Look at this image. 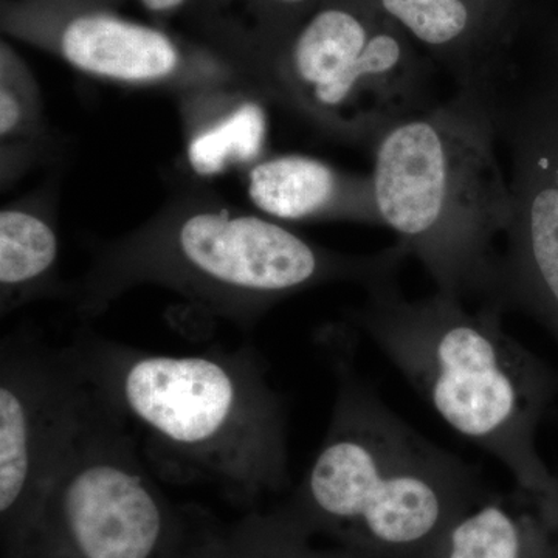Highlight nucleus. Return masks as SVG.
<instances>
[{"instance_id":"nucleus-10","label":"nucleus","mask_w":558,"mask_h":558,"mask_svg":"<svg viewBox=\"0 0 558 558\" xmlns=\"http://www.w3.org/2000/svg\"><path fill=\"white\" fill-rule=\"evenodd\" d=\"M433 558H558V473L549 483L484 492Z\"/></svg>"},{"instance_id":"nucleus-9","label":"nucleus","mask_w":558,"mask_h":558,"mask_svg":"<svg viewBox=\"0 0 558 558\" xmlns=\"http://www.w3.org/2000/svg\"><path fill=\"white\" fill-rule=\"evenodd\" d=\"M510 148L512 216L499 259L498 303L526 312L558 340V81L499 112Z\"/></svg>"},{"instance_id":"nucleus-3","label":"nucleus","mask_w":558,"mask_h":558,"mask_svg":"<svg viewBox=\"0 0 558 558\" xmlns=\"http://www.w3.org/2000/svg\"><path fill=\"white\" fill-rule=\"evenodd\" d=\"M492 86L457 87L388 128L371 146L381 227L398 234L439 292L498 303L497 244L512 216L499 165Z\"/></svg>"},{"instance_id":"nucleus-11","label":"nucleus","mask_w":558,"mask_h":558,"mask_svg":"<svg viewBox=\"0 0 558 558\" xmlns=\"http://www.w3.org/2000/svg\"><path fill=\"white\" fill-rule=\"evenodd\" d=\"M414 44L450 70L457 87L492 86L488 46L508 0H374Z\"/></svg>"},{"instance_id":"nucleus-1","label":"nucleus","mask_w":558,"mask_h":558,"mask_svg":"<svg viewBox=\"0 0 558 558\" xmlns=\"http://www.w3.org/2000/svg\"><path fill=\"white\" fill-rule=\"evenodd\" d=\"M65 351L142 436L160 480L204 484L247 510L289 486L288 409L252 347L171 355L87 336Z\"/></svg>"},{"instance_id":"nucleus-19","label":"nucleus","mask_w":558,"mask_h":558,"mask_svg":"<svg viewBox=\"0 0 558 558\" xmlns=\"http://www.w3.org/2000/svg\"><path fill=\"white\" fill-rule=\"evenodd\" d=\"M278 2L286 3V5H296V3H303L306 0H278Z\"/></svg>"},{"instance_id":"nucleus-13","label":"nucleus","mask_w":558,"mask_h":558,"mask_svg":"<svg viewBox=\"0 0 558 558\" xmlns=\"http://www.w3.org/2000/svg\"><path fill=\"white\" fill-rule=\"evenodd\" d=\"M61 50L73 68L126 83L167 78L179 65V51L163 33L108 14L70 22Z\"/></svg>"},{"instance_id":"nucleus-15","label":"nucleus","mask_w":558,"mask_h":558,"mask_svg":"<svg viewBox=\"0 0 558 558\" xmlns=\"http://www.w3.org/2000/svg\"><path fill=\"white\" fill-rule=\"evenodd\" d=\"M60 244L49 222L17 209L0 213V284L21 292L40 284L57 266Z\"/></svg>"},{"instance_id":"nucleus-7","label":"nucleus","mask_w":558,"mask_h":558,"mask_svg":"<svg viewBox=\"0 0 558 558\" xmlns=\"http://www.w3.org/2000/svg\"><path fill=\"white\" fill-rule=\"evenodd\" d=\"M407 256L399 242L374 255L337 256L271 220L197 213L183 220L159 255L134 260V267L240 304L248 314L247 307L255 311L330 279H351L366 289L391 281Z\"/></svg>"},{"instance_id":"nucleus-17","label":"nucleus","mask_w":558,"mask_h":558,"mask_svg":"<svg viewBox=\"0 0 558 558\" xmlns=\"http://www.w3.org/2000/svg\"><path fill=\"white\" fill-rule=\"evenodd\" d=\"M22 109L16 95L3 86L0 90V134L9 135L20 126Z\"/></svg>"},{"instance_id":"nucleus-16","label":"nucleus","mask_w":558,"mask_h":558,"mask_svg":"<svg viewBox=\"0 0 558 558\" xmlns=\"http://www.w3.org/2000/svg\"><path fill=\"white\" fill-rule=\"evenodd\" d=\"M266 135V112L258 102H244L190 143L191 168L201 175H215L231 163L255 160Z\"/></svg>"},{"instance_id":"nucleus-14","label":"nucleus","mask_w":558,"mask_h":558,"mask_svg":"<svg viewBox=\"0 0 558 558\" xmlns=\"http://www.w3.org/2000/svg\"><path fill=\"white\" fill-rule=\"evenodd\" d=\"M315 538L286 502L269 512L247 510L236 523L220 524L205 558H355L339 546L319 548Z\"/></svg>"},{"instance_id":"nucleus-2","label":"nucleus","mask_w":558,"mask_h":558,"mask_svg":"<svg viewBox=\"0 0 558 558\" xmlns=\"http://www.w3.org/2000/svg\"><path fill=\"white\" fill-rule=\"evenodd\" d=\"M329 427L289 508L355 558H433L453 521L487 490L475 465L400 418L333 354Z\"/></svg>"},{"instance_id":"nucleus-4","label":"nucleus","mask_w":558,"mask_h":558,"mask_svg":"<svg viewBox=\"0 0 558 558\" xmlns=\"http://www.w3.org/2000/svg\"><path fill=\"white\" fill-rule=\"evenodd\" d=\"M505 311L469 310L439 290L410 300L391 279L368 289L355 319L453 432L498 459L513 483L545 484L557 473L539 457L537 433L558 379L505 329Z\"/></svg>"},{"instance_id":"nucleus-8","label":"nucleus","mask_w":558,"mask_h":558,"mask_svg":"<svg viewBox=\"0 0 558 558\" xmlns=\"http://www.w3.org/2000/svg\"><path fill=\"white\" fill-rule=\"evenodd\" d=\"M90 389L65 347L11 336L0 348V558L31 531L78 435Z\"/></svg>"},{"instance_id":"nucleus-12","label":"nucleus","mask_w":558,"mask_h":558,"mask_svg":"<svg viewBox=\"0 0 558 558\" xmlns=\"http://www.w3.org/2000/svg\"><path fill=\"white\" fill-rule=\"evenodd\" d=\"M248 196L271 218L304 220L336 215L381 226L371 175L349 178L306 156L260 161L250 171Z\"/></svg>"},{"instance_id":"nucleus-6","label":"nucleus","mask_w":558,"mask_h":558,"mask_svg":"<svg viewBox=\"0 0 558 558\" xmlns=\"http://www.w3.org/2000/svg\"><path fill=\"white\" fill-rule=\"evenodd\" d=\"M282 81L315 119L369 146L433 105L428 62L374 0L317 11L293 39Z\"/></svg>"},{"instance_id":"nucleus-18","label":"nucleus","mask_w":558,"mask_h":558,"mask_svg":"<svg viewBox=\"0 0 558 558\" xmlns=\"http://www.w3.org/2000/svg\"><path fill=\"white\" fill-rule=\"evenodd\" d=\"M150 11H170L178 9L185 0H140Z\"/></svg>"},{"instance_id":"nucleus-5","label":"nucleus","mask_w":558,"mask_h":558,"mask_svg":"<svg viewBox=\"0 0 558 558\" xmlns=\"http://www.w3.org/2000/svg\"><path fill=\"white\" fill-rule=\"evenodd\" d=\"M220 524L165 494L132 429L90 391L78 435L13 558H205Z\"/></svg>"}]
</instances>
